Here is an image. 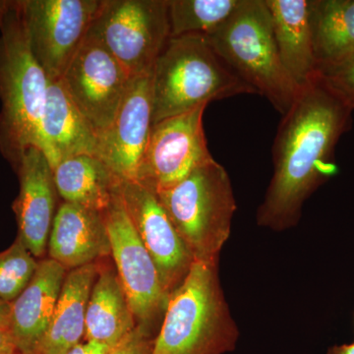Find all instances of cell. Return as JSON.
Returning a JSON list of instances; mask_svg holds the SVG:
<instances>
[{
    "instance_id": "4",
    "label": "cell",
    "mask_w": 354,
    "mask_h": 354,
    "mask_svg": "<svg viewBox=\"0 0 354 354\" xmlns=\"http://www.w3.org/2000/svg\"><path fill=\"white\" fill-rule=\"evenodd\" d=\"M153 124L209 102L255 94L201 35L171 37L152 72Z\"/></svg>"
},
{
    "instance_id": "23",
    "label": "cell",
    "mask_w": 354,
    "mask_h": 354,
    "mask_svg": "<svg viewBox=\"0 0 354 354\" xmlns=\"http://www.w3.org/2000/svg\"><path fill=\"white\" fill-rule=\"evenodd\" d=\"M243 0H169L171 37L215 32L239 8Z\"/></svg>"
},
{
    "instance_id": "26",
    "label": "cell",
    "mask_w": 354,
    "mask_h": 354,
    "mask_svg": "<svg viewBox=\"0 0 354 354\" xmlns=\"http://www.w3.org/2000/svg\"><path fill=\"white\" fill-rule=\"evenodd\" d=\"M157 335L137 326L120 344L109 354H152Z\"/></svg>"
},
{
    "instance_id": "19",
    "label": "cell",
    "mask_w": 354,
    "mask_h": 354,
    "mask_svg": "<svg viewBox=\"0 0 354 354\" xmlns=\"http://www.w3.org/2000/svg\"><path fill=\"white\" fill-rule=\"evenodd\" d=\"M279 57L299 87L317 73L312 0H265Z\"/></svg>"
},
{
    "instance_id": "18",
    "label": "cell",
    "mask_w": 354,
    "mask_h": 354,
    "mask_svg": "<svg viewBox=\"0 0 354 354\" xmlns=\"http://www.w3.org/2000/svg\"><path fill=\"white\" fill-rule=\"evenodd\" d=\"M136 327L115 266L109 258L100 261L86 313L85 342H99L113 349Z\"/></svg>"
},
{
    "instance_id": "22",
    "label": "cell",
    "mask_w": 354,
    "mask_h": 354,
    "mask_svg": "<svg viewBox=\"0 0 354 354\" xmlns=\"http://www.w3.org/2000/svg\"><path fill=\"white\" fill-rule=\"evenodd\" d=\"M317 71L354 55V0H312Z\"/></svg>"
},
{
    "instance_id": "28",
    "label": "cell",
    "mask_w": 354,
    "mask_h": 354,
    "mask_svg": "<svg viewBox=\"0 0 354 354\" xmlns=\"http://www.w3.org/2000/svg\"><path fill=\"white\" fill-rule=\"evenodd\" d=\"M84 348H85L84 354H109L111 351V348L106 344L95 341L85 342Z\"/></svg>"
},
{
    "instance_id": "6",
    "label": "cell",
    "mask_w": 354,
    "mask_h": 354,
    "mask_svg": "<svg viewBox=\"0 0 354 354\" xmlns=\"http://www.w3.org/2000/svg\"><path fill=\"white\" fill-rule=\"evenodd\" d=\"M156 194L194 260H218L237 208L225 167L212 158Z\"/></svg>"
},
{
    "instance_id": "17",
    "label": "cell",
    "mask_w": 354,
    "mask_h": 354,
    "mask_svg": "<svg viewBox=\"0 0 354 354\" xmlns=\"http://www.w3.org/2000/svg\"><path fill=\"white\" fill-rule=\"evenodd\" d=\"M41 133V150L53 169L67 158L97 156L99 134L70 99L60 78L48 81Z\"/></svg>"
},
{
    "instance_id": "10",
    "label": "cell",
    "mask_w": 354,
    "mask_h": 354,
    "mask_svg": "<svg viewBox=\"0 0 354 354\" xmlns=\"http://www.w3.org/2000/svg\"><path fill=\"white\" fill-rule=\"evenodd\" d=\"M208 104L153 124L136 181L157 193L180 183L213 158L203 116Z\"/></svg>"
},
{
    "instance_id": "14",
    "label": "cell",
    "mask_w": 354,
    "mask_h": 354,
    "mask_svg": "<svg viewBox=\"0 0 354 354\" xmlns=\"http://www.w3.org/2000/svg\"><path fill=\"white\" fill-rule=\"evenodd\" d=\"M20 189L13 212L18 225V239L38 260L48 252V239L57 215L53 171L48 158L36 147L28 149L17 169Z\"/></svg>"
},
{
    "instance_id": "15",
    "label": "cell",
    "mask_w": 354,
    "mask_h": 354,
    "mask_svg": "<svg viewBox=\"0 0 354 354\" xmlns=\"http://www.w3.org/2000/svg\"><path fill=\"white\" fill-rule=\"evenodd\" d=\"M48 255L66 271L111 257L104 213L62 202L51 227Z\"/></svg>"
},
{
    "instance_id": "25",
    "label": "cell",
    "mask_w": 354,
    "mask_h": 354,
    "mask_svg": "<svg viewBox=\"0 0 354 354\" xmlns=\"http://www.w3.org/2000/svg\"><path fill=\"white\" fill-rule=\"evenodd\" d=\"M326 82L354 109V55L341 64L318 70Z\"/></svg>"
},
{
    "instance_id": "21",
    "label": "cell",
    "mask_w": 354,
    "mask_h": 354,
    "mask_svg": "<svg viewBox=\"0 0 354 354\" xmlns=\"http://www.w3.org/2000/svg\"><path fill=\"white\" fill-rule=\"evenodd\" d=\"M58 196L65 203L104 213L120 190V177L97 156L62 160L53 169Z\"/></svg>"
},
{
    "instance_id": "33",
    "label": "cell",
    "mask_w": 354,
    "mask_h": 354,
    "mask_svg": "<svg viewBox=\"0 0 354 354\" xmlns=\"http://www.w3.org/2000/svg\"><path fill=\"white\" fill-rule=\"evenodd\" d=\"M19 354H21V353H19Z\"/></svg>"
},
{
    "instance_id": "2",
    "label": "cell",
    "mask_w": 354,
    "mask_h": 354,
    "mask_svg": "<svg viewBox=\"0 0 354 354\" xmlns=\"http://www.w3.org/2000/svg\"><path fill=\"white\" fill-rule=\"evenodd\" d=\"M48 79L30 46L20 1L0 23V153L17 169L28 149L41 150Z\"/></svg>"
},
{
    "instance_id": "3",
    "label": "cell",
    "mask_w": 354,
    "mask_h": 354,
    "mask_svg": "<svg viewBox=\"0 0 354 354\" xmlns=\"http://www.w3.org/2000/svg\"><path fill=\"white\" fill-rule=\"evenodd\" d=\"M239 335L218 260H195L169 297L152 354H225L236 348Z\"/></svg>"
},
{
    "instance_id": "27",
    "label": "cell",
    "mask_w": 354,
    "mask_h": 354,
    "mask_svg": "<svg viewBox=\"0 0 354 354\" xmlns=\"http://www.w3.org/2000/svg\"><path fill=\"white\" fill-rule=\"evenodd\" d=\"M0 354H19L8 328L0 327Z\"/></svg>"
},
{
    "instance_id": "24",
    "label": "cell",
    "mask_w": 354,
    "mask_h": 354,
    "mask_svg": "<svg viewBox=\"0 0 354 354\" xmlns=\"http://www.w3.org/2000/svg\"><path fill=\"white\" fill-rule=\"evenodd\" d=\"M39 261L18 237L0 252V299L9 304L17 299L32 281Z\"/></svg>"
},
{
    "instance_id": "11",
    "label": "cell",
    "mask_w": 354,
    "mask_h": 354,
    "mask_svg": "<svg viewBox=\"0 0 354 354\" xmlns=\"http://www.w3.org/2000/svg\"><path fill=\"white\" fill-rule=\"evenodd\" d=\"M132 79L101 41L88 34L60 80L100 136L113 122Z\"/></svg>"
},
{
    "instance_id": "29",
    "label": "cell",
    "mask_w": 354,
    "mask_h": 354,
    "mask_svg": "<svg viewBox=\"0 0 354 354\" xmlns=\"http://www.w3.org/2000/svg\"><path fill=\"white\" fill-rule=\"evenodd\" d=\"M11 305L0 299V327L8 328L10 325Z\"/></svg>"
},
{
    "instance_id": "9",
    "label": "cell",
    "mask_w": 354,
    "mask_h": 354,
    "mask_svg": "<svg viewBox=\"0 0 354 354\" xmlns=\"http://www.w3.org/2000/svg\"><path fill=\"white\" fill-rule=\"evenodd\" d=\"M102 0H21L26 32L48 79H59L85 41Z\"/></svg>"
},
{
    "instance_id": "32",
    "label": "cell",
    "mask_w": 354,
    "mask_h": 354,
    "mask_svg": "<svg viewBox=\"0 0 354 354\" xmlns=\"http://www.w3.org/2000/svg\"><path fill=\"white\" fill-rule=\"evenodd\" d=\"M11 1H0V23H1L3 16L6 15V11L8 10Z\"/></svg>"
},
{
    "instance_id": "31",
    "label": "cell",
    "mask_w": 354,
    "mask_h": 354,
    "mask_svg": "<svg viewBox=\"0 0 354 354\" xmlns=\"http://www.w3.org/2000/svg\"><path fill=\"white\" fill-rule=\"evenodd\" d=\"M85 342H81V344H77L76 346H74L73 348L70 349L68 353L66 354H84L85 353Z\"/></svg>"
},
{
    "instance_id": "13",
    "label": "cell",
    "mask_w": 354,
    "mask_h": 354,
    "mask_svg": "<svg viewBox=\"0 0 354 354\" xmlns=\"http://www.w3.org/2000/svg\"><path fill=\"white\" fill-rule=\"evenodd\" d=\"M152 127L150 73L132 79L113 122L99 136L97 157L122 180H136Z\"/></svg>"
},
{
    "instance_id": "1",
    "label": "cell",
    "mask_w": 354,
    "mask_h": 354,
    "mask_svg": "<svg viewBox=\"0 0 354 354\" xmlns=\"http://www.w3.org/2000/svg\"><path fill=\"white\" fill-rule=\"evenodd\" d=\"M353 111L319 72L300 87L274 138V174L258 225L274 230L297 225L305 201L335 169V145L351 128Z\"/></svg>"
},
{
    "instance_id": "7",
    "label": "cell",
    "mask_w": 354,
    "mask_h": 354,
    "mask_svg": "<svg viewBox=\"0 0 354 354\" xmlns=\"http://www.w3.org/2000/svg\"><path fill=\"white\" fill-rule=\"evenodd\" d=\"M88 34L101 41L131 78L152 73L171 38L169 0H102Z\"/></svg>"
},
{
    "instance_id": "30",
    "label": "cell",
    "mask_w": 354,
    "mask_h": 354,
    "mask_svg": "<svg viewBox=\"0 0 354 354\" xmlns=\"http://www.w3.org/2000/svg\"><path fill=\"white\" fill-rule=\"evenodd\" d=\"M329 354H354V342L349 344L334 346Z\"/></svg>"
},
{
    "instance_id": "16",
    "label": "cell",
    "mask_w": 354,
    "mask_h": 354,
    "mask_svg": "<svg viewBox=\"0 0 354 354\" xmlns=\"http://www.w3.org/2000/svg\"><path fill=\"white\" fill-rule=\"evenodd\" d=\"M67 272L50 258L39 260L32 281L10 304L9 330L19 353L36 354L50 328Z\"/></svg>"
},
{
    "instance_id": "20",
    "label": "cell",
    "mask_w": 354,
    "mask_h": 354,
    "mask_svg": "<svg viewBox=\"0 0 354 354\" xmlns=\"http://www.w3.org/2000/svg\"><path fill=\"white\" fill-rule=\"evenodd\" d=\"M100 261L67 272L48 332L36 354H66L85 339L86 313Z\"/></svg>"
},
{
    "instance_id": "5",
    "label": "cell",
    "mask_w": 354,
    "mask_h": 354,
    "mask_svg": "<svg viewBox=\"0 0 354 354\" xmlns=\"http://www.w3.org/2000/svg\"><path fill=\"white\" fill-rule=\"evenodd\" d=\"M206 38L255 94L265 97L281 115L288 113L300 87L279 57L265 0H243L232 17Z\"/></svg>"
},
{
    "instance_id": "8",
    "label": "cell",
    "mask_w": 354,
    "mask_h": 354,
    "mask_svg": "<svg viewBox=\"0 0 354 354\" xmlns=\"http://www.w3.org/2000/svg\"><path fill=\"white\" fill-rule=\"evenodd\" d=\"M104 218L111 258L137 326L158 335L169 297L164 290L155 263L128 216L120 190L104 212Z\"/></svg>"
},
{
    "instance_id": "12",
    "label": "cell",
    "mask_w": 354,
    "mask_h": 354,
    "mask_svg": "<svg viewBox=\"0 0 354 354\" xmlns=\"http://www.w3.org/2000/svg\"><path fill=\"white\" fill-rule=\"evenodd\" d=\"M120 191L128 216L171 297L189 272L194 258L153 191L136 180H121Z\"/></svg>"
}]
</instances>
